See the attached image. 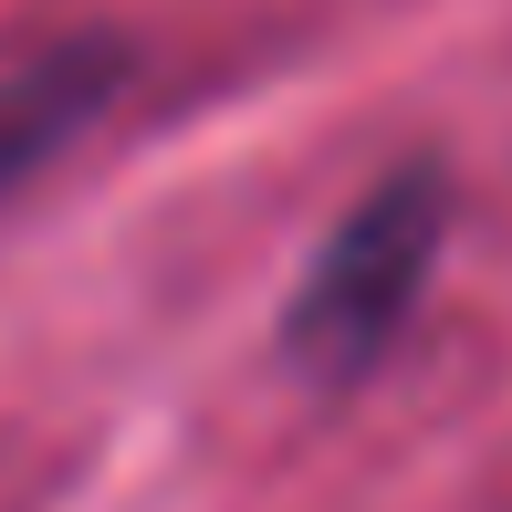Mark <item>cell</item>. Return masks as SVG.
<instances>
[{"mask_svg":"<svg viewBox=\"0 0 512 512\" xmlns=\"http://www.w3.org/2000/svg\"><path fill=\"white\" fill-rule=\"evenodd\" d=\"M439 251H450V178L439 168L377 178V189L324 230V251L304 262V283H293V304H283V356L304 366V377H324V387L366 377V366L408 335V314L429 304Z\"/></svg>","mask_w":512,"mask_h":512,"instance_id":"cell-1","label":"cell"},{"mask_svg":"<svg viewBox=\"0 0 512 512\" xmlns=\"http://www.w3.org/2000/svg\"><path fill=\"white\" fill-rule=\"evenodd\" d=\"M115 74H126V53H115L105 32H63V42H32V53L0 63V189H21V178L53 168V157L105 115Z\"/></svg>","mask_w":512,"mask_h":512,"instance_id":"cell-2","label":"cell"}]
</instances>
